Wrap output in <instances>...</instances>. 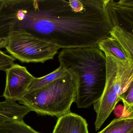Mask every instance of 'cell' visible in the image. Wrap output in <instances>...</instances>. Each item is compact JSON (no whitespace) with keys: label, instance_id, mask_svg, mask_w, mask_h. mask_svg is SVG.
<instances>
[{"label":"cell","instance_id":"cell-1","mask_svg":"<svg viewBox=\"0 0 133 133\" xmlns=\"http://www.w3.org/2000/svg\"><path fill=\"white\" fill-rule=\"evenodd\" d=\"M107 0H27L13 30L28 32L59 49L98 45L113 28Z\"/></svg>","mask_w":133,"mask_h":133},{"label":"cell","instance_id":"cell-2","mask_svg":"<svg viewBox=\"0 0 133 133\" xmlns=\"http://www.w3.org/2000/svg\"><path fill=\"white\" fill-rule=\"evenodd\" d=\"M60 65L77 75L75 102L78 108H88L102 96L106 82L105 54L98 45L63 49L58 56Z\"/></svg>","mask_w":133,"mask_h":133},{"label":"cell","instance_id":"cell-3","mask_svg":"<svg viewBox=\"0 0 133 133\" xmlns=\"http://www.w3.org/2000/svg\"><path fill=\"white\" fill-rule=\"evenodd\" d=\"M63 77L47 85L27 92L18 101L41 116L59 117L71 112L77 96L78 76L71 70Z\"/></svg>","mask_w":133,"mask_h":133},{"label":"cell","instance_id":"cell-4","mask_svg":"<svg viewBox=\"0 0 133 133\" xmlns=\"http://www.w3.org/2000/svg\"><path fill=\"white\" fill-rule=\"evenodd\" d=\"M106 77L100 98L93 104L96 113V130L100 129L120 100L121 95L133 85V59L123 60L105 54Z\"/></svg>","mask_w":133,"mask_h":133},{"label":"cell","instance_id":"cell-5","mask_svg":"<svg viewBox=\"0 0 133 133\" xmlns=\"http://www.w3.org/2000/svg\"><path fill=\"white\" fill-rule=\"evenodd\" d=\"M5 49L23 63H42L53 59L59 49L56 46L22 29L12 31Z\"/></svg>","mask_w":133,"mask_h":133},{"label":"cell","instance_id":"cell-6","mask_svg":"<svg viewBox=\"0 0 133 133\" xmlns=\"http://www.w3.org/2000/svg\"><path fill=\"white\" fill-rule=\"evenodd\" d=\"M6 82L3 96L6 99L19 101L28 91L34 79L26 67L14 64L6 70Z\"/></svg>","mask_w":133,"mask_h":133},{"label":"cell","instance_id":"cell-7","mask_svg":"<svg viewBox=\"0 0 133 133\" xmlns=\"http://www.w3.org/2000/svg\"><path fill=\"white\" fill-rule=\"evenodd\" d=\"M106 8L113 28L133 33V0H107Z\"/></svg>","mask_w":133,"mask_h":133},{"label":"cell","instance_id":"cell-8","mask_svg":"<svg viewBox=\"0 0 133 133\" xmlns=\"http://www.w3.org/2000/svg\"><path fill=\"white\" fill-rule=\"evenodd\" d=\"M52 133H89L86 120L71 112L58 118Z\"/></svg>","mask_w":133,"mask_h":133},{"label":"cell","instance_id":"cell-9","mask_svg":"<svg viewBox=\"0 0 133 133\" xmlns=\"http://www.w3.org/2000/svg\"><path fill=\"white\" fill-rule=\"evenodd\" d=\"M31 112L29 109L15 101L0 102V123L10 121L22 120Z\"/></svg>","mask_w":133,"mask_h":133},{"label":"cell","instance_id":"cell-10","mask_svg":"<svg viewBox=\"0 0 133 133\" xmlns=\"http://www.w3.org/2000/svg\"><path fill=\"white\" fill-rule=\"evenodd\" d=\"M98 46L105 54L123 60L133 59L129 57L117 41L111 36L101 41Z\"/></svg>","mask_w":133,"mask_h":133},{"label":"cell","instance_id":"cell-11","mask_svg":"<svg viewBox=\"0 0 133 133\" xmlns=\"http://www.w3.org/2000/svg\"><path fill=\"white\" fill-rule=\"evenodd\" d=\"M110 36L115 38L124 49L128 56L133 59V33L119 27H113Z\"/></svg>","mask_w":133,"mask_h":133},{"label":"cell","instance_id":"cell-12","mask_svg":"<svg viewBox=\"0 0 133 133\" xmlns=\"http://www.w3.org/2000/svg\"><path fill=\"white\" fill-rule=\"evenodd\" d=\"M133 130V117H121L113 120L98 133H129Z\"/></svg>","mask_w":133,"mask_h":133},{"label":"cell","instance_id":"cell-13","mask_svg":"<svg viewBox=\"0 0 133 133\" xmlns=\"http://www.w3.org/2000/svg\"><path fill=\"white\" fill-rule=\"evenodd\" d=\"M67 72V70L60 65L57 69L47 75L41 77L34 78L29 87L27 92L32 91L47 85L55 80L65 75Z\"/></svg>","mask_w":133,"mask_h":133},{"label":"cell","instance_id":"cell-14","mask_svg":"<svg viewBox=\"0 0 133 133\" xmlns=\"http://www.w3.org/2000/svg\"><path fill=\"white\" fill-rule=\"evenodd\" d=\"M0 133H42L34 130L23 120L10 121L0 123Z\"/></svg>","mask_w":133,"mask_h":133},{"label":"cell","instance_id":"cell-15","mask_svg":"<svg viewBox=\"0 0 133 133\" xmlns=\"http://www.w3.org/2000/svg\"><path fill=\"white\" fill-rule=\"evenodd\" d=\"M123 103L122 117H133V85H132L120 97Z\"/></svg>","mask_w":133,"mask_h":133},{"label":"cell","instance_id":"cell-16","mask_svg":"<svg viewBox=\"0 0 133 133\" xmlns=\"http://www.w3.org/2000/svg\"><path fill=\"white\" fill-rule=\"evenodd\" d=\"M15 60L13 57L6 54L0 49V71H6L14 64Z\"/></svg>","mask_w":133,"mask_h":133},{"label":"cell","instance_id":"cell-17","mask_svg":"<svg viewBox=\"0 0 133 133\" xmlns=\"http://www.w3.org/2000/svg\"><path fill=\"white\" fill-rule=\"evenodd\" d=\"M129 133H133V130L131 131H130V132H129Z\"/></svg>","mask_w":133,"mask_h":133},{"label":"cell","instance_id":"cell-18","mask_svg":"<svg viewBox=\"0 0 133 133\" xmlns=\"http://www.w3.org/2000/svg\"><path fill=\"white\" fill-rule=\"evenodd\" d=\"M1 0H0V3H1Z\"/></svg>","mask_w":133,"mask_h":133}]
</instances>
